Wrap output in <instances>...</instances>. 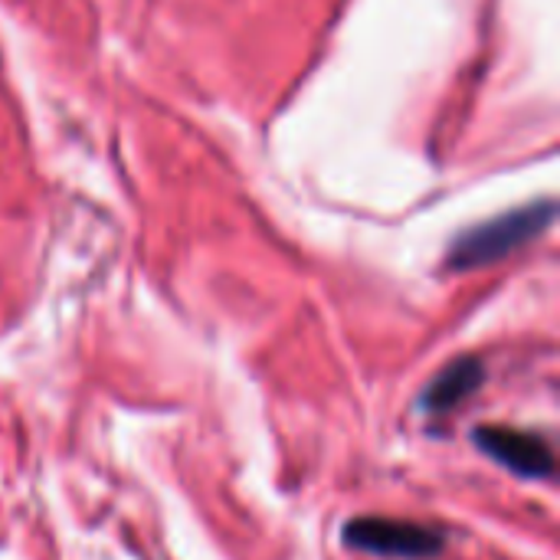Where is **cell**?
Segmentation results:
<instances>
[{
	"label": "cell",
	"mask_w": 560,
	"mask_h": 560,
	"mask_svg": "<svg viewBox=\"0 0 560 560\" xmlns=\"http://www.w3.org/2000/svg\"><path fill=\"white\" fill-rule=\"evenodd\" d=\"M345 545L394 560H430L443 551V535L397 518H354L345 525Z\"/></svg>",
	"instance_id": "2"
},
{
	"label": "cell",
	"mask_w": 560,
	"mask_h": 560,
	"mask_svg": "<svg viewBox=\"0 0 560 560\" xmlns=\"http://www.w3.org/2000/svg\"><path fill=\"white\" fill-rule=\"evenodd\" d=\"M486 381V368L479 358H459L453 364H446L430 387L423 390V407L430 413H450L459 404H466Z\"/></svg>",
	"instance_id": "4"
},
{
	"label": "cell",
	"mask_w": 560,
	"mask_h": 560,
	"mask_svg": "<svg viewBox=\"0 0 560 560\" xmlns=\"http://www.w3.org/2000/svg\"><path fill=\"white\" fill-rule=\"evenodd\" d=\"M551 223V203H541V207H525V210H515L509 217H499L472 233H466L453 253H450V266L453 269H472V266H482V262H495L502 259L505 253L518 249L522 243H528L535 233H541L545 226Z\"/></svg>",
	"instance_id": "1"
},
{
	"label": "cell",
	"mask_w": 560,
	"mask_h": 560,
	"mask_svg": "<svg viewBox=\"0 0 560 560\" xmlns=\"http://www.w3.org/2000/svg\"><path fill=\"white\" fill-rule=\"evenodd\" d=\"M476 446L522 479H551L555 476V450L545 436L509 427H479L472 433Z\"/></svg>",
	"instance_id": "3"
}]
</instances>
